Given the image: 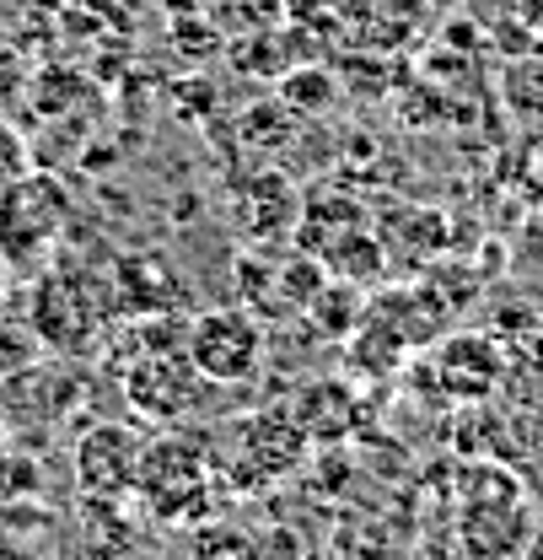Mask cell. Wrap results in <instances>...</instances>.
Instances as JSON below:
<instances>
[{"mask_svg": "<svg viewBox=\"0 0 543 560\" xmlns=\"http://www.w3.org/2000/svg\"><path fill=\"white\" fill-rule=\"evenodd\" d=\"M135 495L156 523H204L215 506L210 442L194 431H167V436L140 442Z\"/></svg>", "mask_w": 543, "mask_h": 560, "instance_id": "1", "label": "cell"}, {"mask_svg": "<svg viewBox=\"0 0 543 560\" xmlns=\"http://www.w3.org/2000/svg\"><path fill=\"white\" fill-rule=\"evenodd\" d=\"M533 539V506L522 501V486L495 469L479 464L463 480V517H458V545L463 560H517Z\"/></svg>", "mask_w": 543, "mask_h": 560, "instance_id": "2", "label": "cell"}, {"mask_svg": "<svg viewBox=\"0 0 543 560\" xmlns=\"http://www.w3.org/2000/svg\"><path fill=\"white\" fill-rule=\"evenodd\" d=\"M189 361L200 366L204 383H253L259 366H264V329L253 313L243 307H215V313H200L189 324Z\"/></svg>", "mask_w": 543, "mask_h": 560, "instance_id": "3", "label": "cell"}, {"mask_svg": "<svg viewBox=\"0 0 543 560\" xmlns=\"http://www.w3.org/2000/svg\"><path fill=\"white\" fill-rule=\"evenodd\" d=\"M200 383H204L200 366L189 361L184 346H151L135 366L125 372V399H130L145 420L173 425V420L200 399Z\"/></svg>", "mask_w": 543, "mask_h": 560, "instance_id": "4", "label": "cell"}, {"mask_svg": "<svg viewBox=\"0 0 543 560\" xmlns=\"http://www.w3.org/2000/svg\"><path fill=\"white\" fill-rule=\"evenodd\" d=\"M135 464H140V436L130 425L97 420L75 442V486H81V495L125 501L135 490Z\"/></svg>", "mask_w": 543, "mask_h": 560, "instance_id": "5", "label": "cell"}, {"mask_svg": "<svg viewBox=\"0 0 543 560\" xmlns=\"http://www.w3.org/2000/svg\"><path fill=\"white\" fill-rule=\"evenodd\" d=\"M307 458V431L291 410H264L243 425V464H237V480L253 486V480H280L291 475L296 464Z\"/></svg>", "mask_w": 543, "mask_h": 560, "instance_id": "6", "label": "cell"}, {"mask_svg": "<svg viewBox=\"0 0 543 560\" xmlns=\"http://www.w3.org/2000/svg\"><path fill=\"white\" fill-rule=\"evenodd\" d=\"M436 372H441V388L452 399H484L500 383V350L484 335H452L436 350Z\"/></svg>", "mask_w": 543, "mask_h": 560, "instance_id": "7", "label": "cell"}, {"mask_svg": "<svg viewBox=\"0 0 543 560\" xmlns=\"http://www.w3.org/2000/svg\"><path fill=\"white\" fill-rule=\"evenodd\" d=\"M237 560H307V539L291 523H264L259 534L237 539Z\"/></svg>", "mask_w": 543, "mask_h": 560, "instance_id": "8", "label": "cell"}, {"mask_svg": "<svg viewBox=\"0 0 543 560\" xmlns=\"http://www.w3.org/2000/svg\"><path fill=\"white\" fill-rule=\"evenodd\" d=\"M38 464L33 458H16V453H0V506L22 501V495H38Z\"/></svg>", "mask_w": 543, "mask_h": 560, "instance_id": "9", "label": "cell"}, {"mask_svg": "<svg viewBox=\"0 0 543 560\" xmlns=\"http://www.w3.org/2000/svg\"><path fill=\"white\" fill-rule=\"evenodd\" d=\"M27 173V151H22V136L0 119V184H16Z\"/></svg>", "mask_w": 543, "mask_h": 560, "instance_id": "10", "label": "cell"}, {"mask_svg": "<svg viewBox=\"0 0 543 560\" xmlns=\"http://www.w3.org/2000/svg\"><path fill=\"white\" fill-rule=\"evenodd\" d=\"M16 92H22V60H16V49L0 44V103L16 97Z\"/></svg>", "mask_w": 543, "mask_h": 560, "instance_id": "11", "label": "cell"}, {"mask_svg": "<svg viewBox=\"0 0 543 560\" xmlns=\"http://www.w3.org/2000/svg\"><path fill=\"white\" fill-rule=\"evenodd\" d=\"M517 560H543V528H533V539H528V550Z\"/></svg>", "mask_w": 543, "mask_h": 560, "instance_id": "12", "label": "cell"}, {"mask_svg": "<svg viewBox=\"0 0 543 560\" xmlns=\"http://www.w3.org/2000/svg\"><path fill=\"white\" fill-rule=\"evenodd\" d=\"M0 425H5V416H0Z\"/></svg>", "mask_w": 543, "mask_h": 560, "instance_id": "13", "label": "cell"}]
</instances>
